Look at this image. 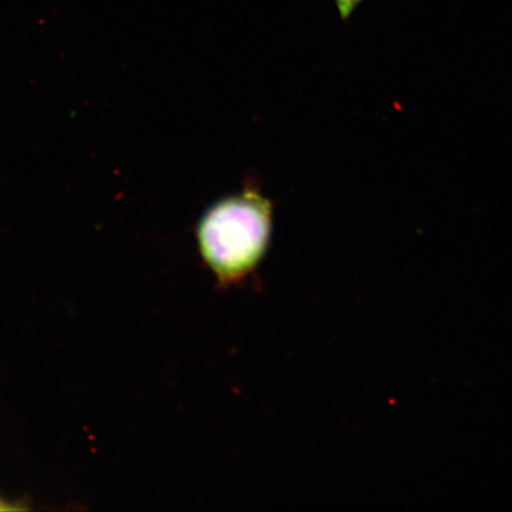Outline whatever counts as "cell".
<instances>
[{"label": "cell", "mask_w": 512, "mask_h": 512, "mask_svg": "<svg viewBox=\"0 0 512 512\" xmlns=\"http://www.w3.org/2000/svg\"><path fill=\"white\" fill-rule=\"evenodd\" d=\"M272 217L271 201L255 189L223 198L201 217L198 248L220 287L238 286L259 266L270 245Z\"/></svg>", "instance_id": "obj_1"}, {"label": "cell", "mask_w": 512, "mask_h": 512, "mask_svg": "<svg viewBox=\"0 0 512 512\" xmlns=\"http://www.w3.org/2000/svg\"><path fill=\"white\" fill-rule=\"evenodd\" d=\"M362 2L363 0H335L339 16L343 21H347Z\"/></svg>", "instance_id": "obj_2"}, {"label": "cell", "mask_w": 512, "mask_h": 512, "mask_svg": "<svg viewBox=\"0 0 512 512\" xmlns=\"http://www.w3.org/2000/svg\"><path fill=\"white\" fill-rule=\"evenodd\" d=\"M21 510L22 508L15 502L8 501V499L0 496V511H12V510Z\"/></svg>", "instance_id": "obj_3"}]
</instances>
